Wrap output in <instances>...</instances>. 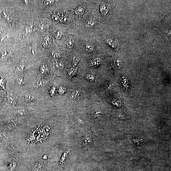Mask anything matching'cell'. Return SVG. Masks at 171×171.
Segmentation results:
<instances>
[{"label": "cell", "mask_w": 171, "mask_h": 171, "mask_svg": "<svg viewBox=\"0 0 171 171\" xmlns=\"http://www.w3.org/2000/svg\"><path fill=\"white\" fill-rule=\"evenodd\" d=\"M114 64L116 68L118 69H120L121 66V63L120 61L118 60H116L114 62Z\"/></svg>", "instance_id": "cell-18"}, {"label": "cell", "mask_w": 171, "mask_h": 171, "mask_svg": "<svg viewBox=\"0 0 171 171\" xmlns=\"http://www.w3.org/2000/svg\"><path fill=\"white\" fill-rule=\"evenodd\" d=\"M6 80L2 75H0V89L6 91L5 89Z\"/></svg>", "instance_id": "cell-4"}, {"label": "cell", "mask_w": 171, "mask_h": 171, "mask_svg": "<svg viewBox=\"0 0 171 171\" xmlns=\"http://www.w3.org/2000/svg\"><path fill=\"white\" fill-rule=\"evenodd\" d=\"M23 99L24 101H32L35 100V98L31 95L26 94L23 97Z\"/></svg>", "instance_id": "cell-8"}, {"label": "cell", "mask_w": 171, "mask_h": 171, "mask_svg": "<svg viewBox=\"0 0 171 171\" xmlns=\"http://www.w3.org/2000/svg\"><path fill=\"white\" fill-rule=\"evenodd\" d=\"M74 43L73 40L70 39L67 42V47L68 48L71 49L74 46Z\"/></svg>", "instance_id": "cell-16"}, {"label": "cell", "mask_w": 171, "mask_h": 171, "mask_svg": "<svg viewBox=\"0 0 171 171\" xmlns=\"http://www.w3.org/2000/svg\"><path fill=\"white\" fill-rule=\"evenodd\" d=\"M7 99L8 103L12 104L15 103V98L12 94H8L7 96Z\"/></svg>", "instance_id": "cell-6"}, {"label": "cell", "mask_w": 171, "mask_h": 171, "mask_svg": "<svg viewBox=\"0 0 171 171\" xmlns=\"http://www.w3.org/2000/svg\"><path fill=\"white\" fill-rule=\"evenodd\" d=\"M66 89L64 88V87H60L59 89V92L61 94H62L65 92Z\"/></svg>", "instance_id": "cell-22"}, {"label": "cell", "mask_w": 171, "mask_h": 171, "mask_svg": "<svg viewBox=\"0 0 171 171\" xmlns=\"http://www.w3.org/2000/svg\"><path fill=\"white\" fill-rule=\"evenodd\" d=\"M100 11L101 13L104 15H106L108 13V10L105 3L104 2L102 3L100 6Z\"/></svg>", "instance_id": "cell-2"}, {"label": "cell", "mask_w": 171, "mask_h": 171, "mask_svg": "<svg viewBox=\"0 0 171 171\" xmlns=\"http://www.w3.org/2000/svg\"><path fill=\"white\" fill-rule=\"evenodd\" d=\"M101 63V60L100 58H95L91 61V64L93 67H97Z\"/></svg>", "instance_id": "cell-7"}, {"label": "cell", "mask_w": 171, "mask_h": 171, "mask_svg": "<svg viewBox=\"0 0 171 171\" xmlns=\"http://www.w3.org/2000/svg\"><path fill=\"white\" fill-rule=\"evenodd\" d=\"M85 11L84 8L82 7H80L76 9L75 11V13L77 15H81Z\"/></svg>", "instance_id": "cell-12"}, {"label": "cell", "mask_w": 171, "mask_h": 171, "mask_svg": "<svg viewBox=\"0 0 171 171\" xmlns=\"http://www.w3.org/2000/svg\"><path fill=\"white\" fill-rule=\"evenodd\" d=\"M59 20L62 22H65L67 20V18L65 16H59Z\"/></svg>", "instance_id": "cell-20"}, {"label": "cell", "mask_w": 171, "mask_h": 171, "mask_svg": "<svg viewBox=\"0 0 171 171\" xmlns=\"http://www.w3.org/2000/svg\"><path fill=\"white\" fill-rule=\"evenodd\" d=\"M101 113L99 112H96L95 113H93L92 114V116L93 118H99L101 115Z\"/></svg>", "instance_id": "cell-21"}, {"label": "cell", "mask_w": 171, "mask_h": 171, "mask_svg": "<svg viewBox=\"0 0 171 171\" xmlns=\"http://www.w3.org/2000/svg\"><path fill=\"white\" fill-rule=\"evenodd\" d=\"M94 49V47L92 45L88 44L86 45L85 47L86 51L88 52H92Z\"/></svg>", "instance_id": "cell-13"}, {"label": "cell", "mask_w": 171, "mask_h": 171, "mask_svg": "<svg viewBox=\"0 0 171 171\" xmlns=\"http://www.w3.org/2000/svg\"><path fill=\"white\" fill-rule=\"evenodd\" d=\"M29 33H31L32 31V26H31L27 29Z\"/></svg>", "instance_id": "cell-28"}, {"label": "cell", "mask_w": 171, "mask_h": 171, "mask_svg": "<svg viewBox=\"0 0 171 171\" xmlns=\"http://www.w3.org/2000/svg\"><path fill=\"white\" fill-rule=\"evenodd\" d=\"M108 171H120L119 166L115 163H113L108 168Z\"/></svg>", "instance_id": "cell-9"}, {"label": "cell", "mask_w": 171, "mask_h": 171, "mask_svg": "<svg viewBox=\"0 0 171 171\" xmlns=\"http://www.w3.org/2000/svg\"><path fill=\"white\" fill-rule=\"evenodd\" d=\"M16 82L18 85L23 86L24 85L26 82L25 79L24 77H21L17 79Z\"/></svg>", "instance_id": "cell-11"}, {"label": "cell", "mask_w": 171, "mask_h": 171, "mask_svg": "<svg viewBox=\"0 0 171 171\" xmlns=\"http://www.w3.org/2000/svg\"><path fill=\"white\" fill-rule=\"evenodd\" d=\"M86 78L88 80H93L94 79V77L92 76H91L89 75H86Z\"/></svg>", "instance_id": "cell-25"}, {"label": "cell", "mask_w": 171, "mask_h": 171, "mask_svg": "<svg viewBox=\"0 0 171 171\" xmlns=\"http://www.w3.org/2000/svg\"><path fill=\"white\" fill-rule=\"evenodd\" d=\"M106 42L112 48L115 49L117 46V43L116 41L111 38H110Z\"/></svg>", "instance_id": "cell-1"}, {"label": "cell", "mask_w": 171, "mask_h": 171, "mask_svg": "<svg viewBox=\"0 0 171 171\" xmlns=\"http://www.w3.org/2000/svg\"><path fill=\"white\" fill-rule=\"evenodd\" d=\"M87 24L90 26H92L94 25V23L93 21L90 20L87 22Z\"/></svg>", "instance_id": "cell-26"}, {"label": "cell", "mask_w": 171, "mask_h": 171, "mask_svg": "<svg viewBox=\"0 0 171 171\" xmlns=\"http://www.w3.org/2000/svg\"><path fill=\"white\" fill-rule=\"evenodd\" d=\"M63 35V33L61 31H58L56 32L55 34V37L57 40H59Z\"/></svg>", "instance_id": "cell-17"}, {"label": "cell", "mask_w": 171, "mask_h": 171, "mask_svg": "<svg viewBox=\"0 0 171 171\" xmlns=\"http://www.w3.org/2000/svg\"><path fill=\"white\" fill-rule=\"evenodd\" d=\"M45 83V81L42 80H39L34 85V87L36 89H39L44 86Z\"/></svg>", "instance_id": "cell-10"}, {"label": "cell", "mask_w": 171, "mask_h": 171, "mask_svg": "<svg viewBox=\"0 0 171 171\" xmlns=\"http://www.w3.org/2000/svg\"><path fill=\"white\" fill-rule=\"evenodd\" d=\"M47 68L45 65H43L41 68L40 72L42 74H44L46 73L47 71Z\"/></svg>", "instance_id": "cell-19"}, {"label": "cell", "mask_w": 171, "mask_h": 171, "mask_svg": "<svg viewBox=\"0 0 171 171\" xmlns=\"http://www.w3.org/2000/svg\"><path fill=\"white\" fill-rule=\"evenodd\" d=\"M91 171H101V170L99 167L98 166L96 168L93 169Z\"/></svg>", "instance_id": "cell-27"}, {"label": "cell", "mask_w": 171, "mask_h": 171, "mask_svg": "<svg viewBox=\"0 0 171 171\" xmlns=\"http://www.w3.org/2000/svg\"><path fill=\"white\" fill-rule=\"evenodd\" d=\"M81 96V92L78 90H75L72 93L70 96L71 99L74 100Z\"/></svg>", "instance_id": "cell-5"}, {"label": "cell", "mask_w": 171, "mask_h": 171, "mask_svg": "<svg viewBox=\"0 0 171 171\" xmlns=\"http://www.w3.org/2000/svg\"><path fill=\"white\" fill-rule=\"evenodd\" d=\"M25 66L24 65H20L18 66L16 68V71L17 73L22 74L24 71Z\"/></svg>", "instance_id": "cell-14"}, {"label": "cell", "mask_w": 171, "mask_h": 171, "mask_svg": "<svg viewBox=\"0 0 171 171\" xmlns=\"http://www.w3.org/2000/svg\"><path fill=\"white\" fill-rule=\"evenodd\" d=\"M1 90V89H0ZM6 99V96L4 92L0 90V107L5 104Z\"/></svg>", "instance_id": "cell-3"}, {"label": "cell", "mask_w": 171, "mask_h": 171, "mask_svg": "<svg viewBox=\"0 0 171 171\" xmlns=\"http://www.w3.org/2000/svg\"><path fill=\"white\" fill-rule=\"evenodd\" d=\"M54 2V1H48V0H47V1H44V4L46 5L47 6L52 4Z\"/></svg>", "instance_id": "cell-23"}, {"label": "cell", "mask_w": 171, "mask_h": 171, "mask_svg": "<svg viewBox=\"0 0 171 171\" xmlns=\"http://www.w3.org/2000/svg\"><path fill=\"white\" fill-rule=\"evenodd\" d=\"M53 20L54 21H56L59 20V16L58 15H54L52 16Z\"/></svg>", "instance_id": "cell-24"}, {"label": "cell", "mask_w": 171, "mask_h": 171, "mask_svg": "<svg viewBox=\"0 0 171 171\" xmlns=\"http://www.w3.org/2000/svg\"><path fill=\"white\" fill-rule=\"evenodd\" d=\"M50 42V39L48 37H46L45 38L44 42L43 43V46L44 47H46L48 46Z\"/></svg>", "instance_id": "cell-15"}]
</instances>
